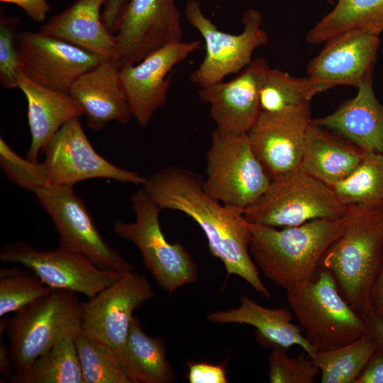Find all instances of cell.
I'll use <instances>...</instances> for the list:
<instances>
[{
  "label": "cell",
  "mask_w": 383,
  "mask_h": 383,
  "mask_svg": "<svg viewBox=\"0 0 383 383\" xmlns=\"http://www.w3.org/2000/svg\"><path fill=\"white\" fill-rule=\"evenodd\" d=\"M142 186L162 210L180 211L199 225L211 253L222 262L228 274L240 277L260 296L270 297L250 252L249 222L243 211L211 197L203 178L181 167L160 169L145 177Z\"/></svg>",
  "instance_id": "6da1fadb"
},
{
  "label": "cell",
  "mask_w": 383,
  "mask_h": 383,
  "mask_svg": "<svg viewBox=\"0 0 383 383\" xmlns=\"http://www.w3.org/2000/svg\"><path fill=\"white\" fill-rule=\"evenodd\" d=\"M346 214L297 226L274 228L250 223V252L259 270L285 290L312 279L330 246L343 233Z\"/></svg>",
  "instance_id": "7a4b0ae2"
},
{
  "label": "cell",
  "mask_w": 383,
  "mask_h": 383,
  "mask_svg": "<svg viewBox=\"0 0 383 383\" xmlns=\"http://www.w3.org/2000/svg\"><path fill=\"white\" fill-rule=\"evenodd\" d=\"M343 233L324 254L320 268L333 276L338 290L363 318L372 311L370 292L383 255V209L348 206Z\"/></svg>",
  "instance_id": "3957f363"
},
{
  "label": "cell",
  "mask_w": 383,
  "mask_h": 383,
  "mask_svg": "<svg viewBox=\"0 0 383 383\" xmlns=\"http://www.w3.org/2000/svg\"><path fill=\"white\" fill-rule=\"evenodd\" d=\"M286 292L306 338L317 351L345 345L369 333L365 319L345 301L332 274L323 268Z\"/></svg>",
  "instance_id": "277c9868"
},
{
  "label": "cell",
  "mask_w": 383,
  "mask_h": 383,
  "mask_svg": "<svg viewBox=\"0 0 383 383\" xmlns=\"http://www.w3.org/2000/svg\"><path fill=\"white\" fill-rule=\"evenodd\" d=\"M78 294L53 289L6 318L13 374L24 372L56 342L81 330Z\"/></svg>",
  "instance_id": "5b68a950"
},
{
  "label": "cell",
  "mask_w": 383,
  "mask_h": 383,
  "mask_svg": "<svg viewBox=\"0 0 383 383\" xmlns=\"http://www.w3.org/2000/svg\"><path fill=\"white\" fill-rule=\"evenodd\" d=\"M271 179L247 133L213 131L203 179L204 189L211 197L243 211L266 192Z\"/></svg>",
  "instance_id": "8992f818"
},
{
  "label": "cell",
  "mask_w": 383,
  "mask_h": 383,
  "mask_svg": "<svg viewBox=\"0 0 383 383\" xmlns=\"http://www.w3.org/2000/svg\"><path fill=\"white\" fill-rule=\"evenodd\" d=\"M348 209L331 187L296 170L272 177L266 192L243 213L250 223L282 228L340 218Z\"/></svg>",
  "instance_id": "52a82bcc"
},
{
  "label": "cell",
  "mask_w": 383,
  "mask_h": 383,
  "mask_svg": "<svg viewBox=\"0 0 383 383\" xmlns=\"http://www.w3.org/2000/svg\"><path fill=\"white\" fill-rule=\"evenodd\" d=\"M131 204L134 221H116L114 233L137 247L145 267L167 293L195 282L196 265L182 244L172 243L165 236L160 223V206L143 188L133 193Z\"/></svg>",
  "instance_id": "ba28073f"
},
{
  "label": "cell",
  "mask_w": 383,
  "mask_h": 383,
  "mask_svg": "<svg viewBox=\"0 0 383 383\" xmlns=\"http://www.w3.org/2000/svg\"><path fill=\"white\" fill-rule=\"evenodd\" d=\"M45 159L36 162L35 189L72 187L82 181L104 178L143 185L145 177L119 167L100 155L87 138L79 118L64 124L43 150Z\"/></svg>",
  "instance_id": "9c48e42d"
},
{
  "label": "cell",
  "mask_w": 383,
  "mask_h": 383,
  "mask_svg": "<svg viewBox=\"0 0 383 383\" xmlns=\"http://www.w3.org/2000/svg\"><path fill=\"white\" fill-rule=\"evenodd\" d=\"M184 14L205 44L204 58L190 75L191 82L199 88L221 82L226 77L243 70L252 61L254 51L268 43L267 33L262 28V15L257 9H249L244 13L243 29L239 34L218 30L204 15L197 0L187 1Z\"/></svg>",
  "instance_id": "30bf717a"
},
{
  "label": "cell",
  "mask_w": 383,
  "mask_h": 383,
  "mask_svg": "<svg viewBox=\"0 0 383 383\" xmlns=\"http://www.w3.org/2000/svg\"><path fill=\"white\" fill-rule=\"evenodd\" d=\"M31 192L52 221L59 235V246L103 270L122 274L133 270V265L101 235L72 187H42Z\"/></svg>",
  "instance_id": "8fae6325"
},
{
  "label": "cell",
  "mask_w": 383,
  "mask_h": 383,
  "mask_svg": "<svg viewBox=\"0 0 383 383\" xmlns=\"http://www.w3.org/2000/svg\"><path fill=\"white\" fill-rule=\"evenodd\" d=\"M0 260L21 265L52 289L68 290L91 298L123 274L101 269L79 254L58 247L39 250L23 241L5 245Z\"/></svg>",
  "instance_id": "7c38bea8"
},
{
  "label": "cell",
  "mask_w": 383,
  "mask_h": 383,
  "mask_svg": "<svg viewBox=\"0 0 383 383\" xmlns=\"http://www.w3.org/2000/svg\"><path fill=\"white\" fill-rule=\"evenodd\" d=\"M119 66L182 41V15L176 0H128L114 34Z\"/></svg>",
  "instance_id": "4fadbf2b"
},
{
  "label": "cell",
  "mask_w": 383,
  "mask_h": 383,
  "mask_svg": "<svg viewBox=\"0 0 383 383\" xmlns=\"http://www.w3.org/2000/svg\"><path fill=\"white\" fill-rule=\"evenodd\" d=\"M311 121L310 102L260 111L247 135L271 178L299 170Z\"/></svg>",
  "instance_id": "5bb4252c"
},
{
  "label": "cell",
  "mask_w": 383,
  "mask_h": 383,
  "mask_svg": "<svg viewBox=\"0 0 383 383\" xmlns=\"http://www.w3.org/2000/svg\"><path fill=\"white\" fill-rule=\"evenodd\" d=\"M21 70L47 88L69 93L73 83L103 60L89 50L40 31L17 35Z\"/></svg>",
  "instance_id": "9a60e30c"
},
{
  "label": "cell",
  "mask_w": 383,
  "mask_h": 383,
  "mask_svg": "<svg viewBox=\"0 0 383 383\" xmlns=\"http://www.w3.org/2000/svg\"><path fill=\"white\" fill-rule=\"evenodd\" d=\"M154 295L146 277L132 272L80 304L81 329L113 349L126 342L134 311Z\"/></svg>",
  "instance_id": "2e32d148"
},
{
  "label": "cell",
  "mask_w": 383,
  "mask_h": 383,
  "mask_svg": "<svg viewBox=\"0 0 383 383\" xmlns=\"http://www.w3.org/2000/svg\"><path fill=\"white\" fill-rule=\"evenodd\" d=\"M200 46L199 40L180 41L150 53L136 64L120 66L132 116L140 126H147L166 102L173 68Z\"/></svg>",
  "instance_id": "e0dca14e"
},
{
  "label": "cell",
  "mask_w": 383,
  "mask_h": 383,
  "mask_svg": "<svg viewBox=\"0 0 383 383\" xmlns=\"http://www.w3.org/2000/svg\"><path fill=\"white\" fill-rule=\"evenodd\" d=\"M270 67L265 57H258L231 80L199 89V99L209 106L216 128L248 133L261 111L260 91Z\"/></svg>",
  "instance_id": "ac0fdd59"
},
{
  "label": "cell",
  "mask_w": 383,
  "mask_h": 383,
  "mask_svg": "<svg viewBox=\"0 0 383 383\" xmlns=\"http://www.w3.org/2000/svg\"><path fill=\"white\" fill-rule=\"evenodd\" d=\"M379 36L355 29L327 40L321 52L307 64V76L326 82L333 88H357L374 74L381 43Z\"/></svg>",
  "instance_id": "d6986e66"
},
{
  "label": "cell",
  "mask_w": 383,
  "mask_h": 383,
  "mask_svg": "<svg viewBox=\"0 0 383 383\" xmlns=\"http://www.w3.org/2000/svg\"><path fill=\"white\" fill-rule=\"evenodd\" d=\"M119 68L116 61L104 59L70 87L69 94L83 109L91 130H101L111 121L127 124L133 116Z\"/></svg>",
  "instance_id": "ffe728a7"
},
{
  "label": "cell",
  "mask_w": 383,
  "mask_h": 383,
  "mask_svg": "<svg viewBox=\"0 0 383 383\" xmlns=\"http://www.w3.org/2000/svg\"><path fill=\"white\" fill-rule=\"evenodd\" d=\"M370 75L357 94L333 113L312 118L313 124L341 135L366 152H383V104L377 98Z\"/></svg>",
  "instance_id": "44dd1931"
},
{
  "label": "cell",
  "mask_w": 383,
  "mask_h": 383,
  "mask_svg": "<svg viewBox=\"0 0 383 383\" xmlns=\"http://www.w3.org/2000/svg\"><path fill=\"white\" fill-rule=\"evenodd\" d=\"M17 85L27 101L31 140L26 157L38 162L40 152L58 130L68 121L84 115V111L69 93L38 84L21 70Z\"/></svg>",
  "instance_id": "7402d4cb"
},
{
  "label": "cell",
  "mask_w": 383,
  "mask_h": 383,
  "mask_svg": "<svg viewBox=\"0 0 383 383\" xmlns=\"http://www.w3.org/2000/svg\"><path fill=\"white\" fill-rule=\"evenodd\" d=\"M293 314L285 307L265 308L245 295L240 296L239 307L228 311H215L207 320L216 323H239L256 328L259 343L272 349H283L297 345L311 357L316 349L303 333L301 327L294 324Z\"/></svg>",
  "instance_id": "603a6c76"
},
{
  "label": "cell",
  "mask_w": 383,
  "mask_h": 383,
  "mask_svg": "<svg viewBox=\"0 0 383 383\" xmlns=\"http://www.w3.org/2000/svg\"><path fill=\"white\" fill-rule=\"evenodd\" d=\"M106 1L77 0L39 31L117 62L114 34L106 26L101 12Z\"/></svg>",
  "instance_id": "cb8c5ba5"
},
{
  "label": "cell",
  "mask_w": 383,
  "mask_h": 383,
  "mask_svg": "<svg viewBox=\"0 0 383 383\" xmlns=\"http://www.w3.org/2000/svg\"><path fill=\"white\" fill-rule=\"evenodd\" d=\"M365 154L341 135L311 122L299 170L332 187L349 177Z\"/></svg>",
  "instance_id": "d4e9b609"
},
{
  "label": "cell",
  "mask_w": 383,
  "mask_h": 383,
  "mask_svg": "<svg viewBox=\"0 0 383 383\" xmlns=\"http://www.w3.org/2000/svg\"><path fill=\"white\" fill-rule=\"evenodd\" d=\"M131 383H170L174 370L160 337H150L143 330L139 319L133 316L124 344L113 349Z\"/></svg>",
  "instance_id": "484cf974"
},
{
  "label": "cell",
  "mask_w": 383,
  "mask_h": 383,
  "mask_svg": "<svg viewBox=\"0 0 383 383\" xmlns=\"http://www.w3.org/2000/svg\"><path fill=\"white\" fill-rule=\"evenodd\" d=\"M355 29L380 35L383 32V0H336L334 8L307 32L306 41L319 45Z\"/></svg>",
  "instance_id": "4316f807"
},
{
  "label": "cell",
  "mask_w": 383,
  "mask_h": 383,
  "mask_svg": "<svg viewBox=\"0 0 383 383\" xmlns=\"http://www.w3.org/2000/svg\"><path fill=\"white\" fill-rule=\"evenodd\" d=\"M13 383H85L77 352L74 335L56 342L21 374Z\"/></svg>",
  "instance_id": "83f0119b"
},
{
  "label": "cell",
  "mask_w": 383,
  "mask_h": 383,
  "mask_svg": "<svg viewBox=\"0 0 383 383\" xmlns=\"http://www.w3.org/2000/svg\"><path fill=\"white\" fill-rule=\"evenodd\" d=\"M379 343L370 333L345 345L317 351L311 358L322 383H355Z\"/></svg>",
  "instance_id": "f1b7e54d"
},
{
  "label": "cell",
  "mask_w": 383,
  "mask_h": 383,
  "mask_svg": "<svg viewBox=\"0 0 383 383\" xmlns=\"http://www.w3.org/2000/svg\"><path fill=\"white\" fill-rule=\"evenodd\" d=\"M332 88L329 84L308 76L296 77L270 67L260 88V110L276 111L289 106L310 102L317 94Z\"/></svg>",
  "instance_id": "f546056e"
},
{
  "label": "cell",
  "mask_w": 383,
  "mask_h": 383,
  "mask_svg": "<svg viewBox=\"0 0 383 383\" xmlns=\"http://www.w3.org/2000/svg\"><path fill=\"white\" fill-rule=\"evenodd\" d=\"M331 188L346 206L383 207V152L365 151L357 169Z\"/></svg>",
  "instance_id": "4dcf8cb0"
},
{
  "label": "cell",
  "mask_w": 383,
  "mask_h": 383,
  "mask_svg": "<svg viewBox=\"0 0 383 383\" xmlns=\"http://www.w3.org/2000/svg\"><path fill=\"white\" fill-rule=\"evenodd\" d=\"M74 343L85 383H131L111 346L82 329Z\"/></svg>",
  "instance_id": "1f68e13d"
},
{
  "label": "cell",
  "mask_w": 383,
  "mask_h": 383,
  "mask_svg": "<svg viewBox=\"0 0 383 383\" xmlns=\"http://www.w3.org/2000/svg\"><path fill=\"white\" fill-rule=\"evenodd\" d=\"M53 289L29 271L18 267L0 270V316L14 313Z\"/></svg>",
  "instance_id": "d6a6232c"
},
{
  "label": "cell",
  "mask_w": 383,
  "mask_h": 383,
  "mask_svg": "<svg viewBox=\"0 0 383 383\" xmlns=\"http://www.w3.org/2000/svg\"><path fill=\"white\" fill-rule=\"evenodd\" d=\"M287 350L272 349L269 357V380L271 383H313L319 369L311 358L302 355L290 357Z\"/></svg>",
  "instance_id": "836d02e7"
},
{
  "label": "cell",
  "mask_w": 383,
  "mask_h": 383,
  "mask_svg": "<svg viewBox=\"0 0 383 383\" xmlns=\"http://www.w3.org/2000/svg\"><path fill=\"white\" fill-rule=\"evenodd\" d=\"M19 23L15 16L0 14V83L6 89L18 88L17 75L21 70L17 48V28Z\"/></svg>",
  "instance_id": "e575fe53"
},
{
  "label": "cell",
  "mask_w": 383,
  "mask_h": 383,
  "mask_svg": "<svg viewBox=\"0 0 383 383\" xmlns=\"http://www.w3.org/2000/svg\"><path fill=\"white\" fill-rule=\"evenodd\" d=\"M187 379L190 383H227V372L224 363L205 362H187Z\"/></svg>",
  "instance_id": "d590c367"
},
{
  "label": "cell",
  "mask_w": 383,
  "mask_h": 383,
  "mask_svg": "<svg viewBox=\"0 0 383 383\" xmlns=\"http://www.w3.org/2000/svg\"><path fill=\"white\" fill-rule=\"evenodd\" d=\"M355 383H383V345L379 344Z\"/></svg>",
  "instance_id": "8d00e7d4"
},
{
  "label": "cell",
  "mask_w": 383,
  "mask_h": 383,
  "mask_svg": "<svg viewBox=\"0 0 383 383\" xmlns=\"http://www.w3.org/2000/svg\"><path fill=\"white\" fill-rule=\"evenodd\" d=\"M2 3L11 4L23 9L35 22H43L50 11L46 0H0Z\"/></svg>",
  "instance_id": "74e56055"
},
{
  "label": "cell",
  "mask_w": 383,
  "mask_h": 383,
  "mask_svg": "<svg viewBox=\"0 0 383 383\" xmlns=\"http://www.w3.org/2000/svg\"><path fill=\"white\" fill-rule=\"evenodd\" d=\"M128 0H106L102 10V18L109 30L115 33Z\"/></svg>",
  "instance_id": "f35d334b"
},
{
  "label": "cell",
  "mask_w": 383,
  "mask_h": 383,
  "mask_svg": "<svg viewBox=\"0 0 383 383\" xmlns=\"http://www.w3.org/2000/svg\"><path fill=\"white\" fill-rule=\"evenodd\" d=\"M370 304L374 313L383 319V255L379 270L371 289Z\"/></svg>",
  "instance_id": "ab89813d"
},
{
  "label": "cell",
  "mask_w": 383,
  "mask_h": 383,
  "mask_svg": "<svg viewBox=\"0 0 383 383\" xmlns=\"http://www.w3.org/2000/svg\"><path fill=\"white\" fill-rule=\"evenodd\" d=\"M370 333L379 345H383V319L376 316L373 311L365 318Z\"/></svg>",
  "instance_id": "60d3db41"
},
{
  "label": "cell",
  "mask_w": 383,
  "mask_h": 383,
  "mask_svg": "<svg viewBox=\"0 0 383 383\" xmlns=\"http://www.w3.org/2000/svg\"><path fill=\"white\" fill-rule=\"evenodd\" d=\"M13 368L9 346L0 345V375L9 379L13 374Z\"/></svg>",
  "instance_id": "b9f144b4"
},
{
  "label": "cell",
  "mask_w": 383,
  "mask_h": 383,
  "mask_svg": "<svg viewBox=\"0 0 383 383\" xmlns=\"http://www.w3.org/2000/svg\"><path fill=\"white\" fill-rule=\"evenodd\" d=\"M328 2L331 3L333 0H327Z\"/></svg>",
  "instance_id": "7bdbcfd3"
},
{
  "label": "cell",
  "mask_w": 383,
  "mask_h": 383,
  "mask_svg": "<svg viewBox=\"0 0 383 383\" xmlns=\"http://www.w3.org/2000/svg\"><path fill=\"white\" fill-rule=\"evenodd\" d=\"M382 209H383V207H382Z\"/></svg>",
  "instance_id": "ee69618b"
}]
</instances>
